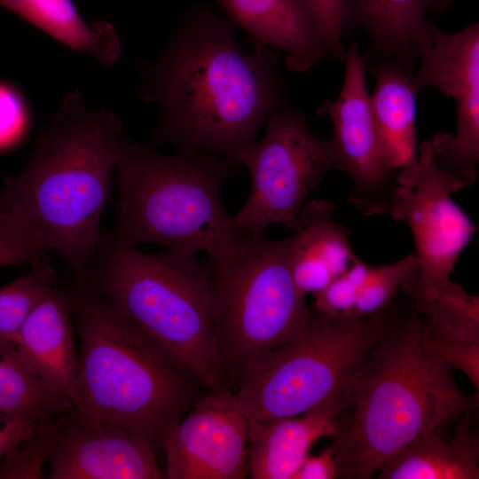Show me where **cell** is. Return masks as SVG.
<instances>
[{
    "mask_svg": "<svg viewBox=\"0 0 479 479\" xmlns=\"http://www.w3.org/2000/svg\"><path fill=\"white\" fill-rule=\"evenodd\" d=\"M451 4L454 2V0H447Z\"/></svg>",
    "mask_w": 479,
    "mask_h": 479,
    "instance_id": "e575fe53",
    "label": "cell"
},
{
    "mask_svg": "<svg viewBox=\"0 0 479 479\" xmlns=\"http://www.w3.org/2000/svg\"><path fill=\"white\" fill-rule=\"evenodd\" d=\"M279 53L263 45L247 52L230 22L206 9L190 12L140 68V95L161 110L153 144L240 165L267 118L287 106Z\"/></svg>",
    "mask_w": 479,
    "mask_h": 479,
    "instance_id": "6da1fadb",
    "label": "cell"
},
{
    "mask_svg": "<svg viewBox=\"0 0 479 479\" xmlns=\"http://www.w3.org/2000/svg\"><path fill=\"white\" fill-rule=\"evenodd\" d=\"M237 166L205 153L164 155L122 134L114 169L120 200L108 235L135 247L202 251L209 263L229 259L251 233L227 214L220 198Z\"/></svg>",
    "mask_w": 479,
    "mask_h": 479,
    "instance_id": "5b68a950",
    "label": "cell"
},
{
    "mask_svg": "<svg viewBox=\"0 0 479 479\" xmlns=\"http://www.w3.org/2000/svg\"><path fill=\"white\" fill-rule=\"evenodd\" d=\"M36 423L25 416L4 417L0 414V459L27 438Z\"/></svg>",
    "mask_w": 479,
    "mask_h": 479,
    "instance_id": "836d02e7",
    "label": "cell"
},
{
    "mask_svg": "<svg viewBox=\"0 0 479 479\" xmlns=\"http://www.w3.org/2000/svg\"><path fill=\"white\" fill-rule=\"evenodd\" d=\"M450 5L447 0H347L345 26L367 33L371 52L412 69L428 45L427 11L443 12Z\"/></svg>",
    "mask_w": 479,
    "mask_h": 479,
    "instance_id": "d6986e66",
    "label": "cell"
},
{
    "mask_svg": "<svg viewBox=\"0 0 479 479\" xmlns=\"http://www.w3.org/2000/svg\"><path fill=\"white\" fill-rule=\"evenodd\" d=\"M412 69L391 61L372 67L375 87L370 96L373 116L386 167L396 175L415 163L416 95Z\"/></svg>",
    "mask_w": 479,
    "mask_h": 479,
    "instance_id": "ffe728a7",
    "label": "cell"
},
{
    "mask_svg": "<svg viewBox=\"0 0 479 479\" xmlns=\"http://www.w3.org/2000/svg\"><path fill=\"white\" fill-rule=\"evenodd\" d=\"M325 41L328 55L344 64L346 50L342 43L347 0H303Z\"/></svg>",
    "mask_w": 479,
    "mask_h": 479,
    "instance_id": "f1b7e54d",
    "label": "cell"
},
{
    "mask_svg": "<svg viewBox=\"0 0 479 479\" xmlns=\"http://www.w3.org/2000/svg\"><path fill=\"white\" fill-rule=\"evenodd\" d=\"M264 124L262 139L240 158L250 173L251 189L234 218L251 233L278 224L293 231L309 193L334 169L336 151L331 137L315 136L302 114L287 105Z\"/></svg>",
    "mask_w": 479,
    "mask_h": 479,
    "instance_id": "9c48e42d",
    "label": "cell"
},
{
    "mask_svg": "<svg viewBox=\"0 0 479 479\" xmlns=\"http://www.w3.org/2000/svg\"><path fill=\"white\" fill-rule=\"evenodd\" d=\"M74 313L70 290L53 286L19 328L5 334L39 379L51 389L66 395L75 377L79 357Z\"/></svg>",
    "mask_w": 479,
    "mask_h": 479,
    "instance_id": "9a60e30c",
    "label": "cell"
},
{
    "mask_svg": "<svg viewBox=\"0 0 479 479\" xmlns=\"http://www.w3.org/2000/svg\"><path fill=\"white\" fill-rule=\"evenodd\" d=\"M342 399L327 401L299 415L249 423L248 475L294 479L312 445L335 431Z\"/></svg>",
    "mask_w": 479,
    "mask_h": 479,
    "instance_id": "e0dca14e",
    "label": "cell"
},
{
    "mask_svg": "<svg viewBox=\"0 0 479 479\" xmlns=\"http://www.w3.org/2000/svg\"><path fill=\"white\" fill-rule=\"evenodd\" d=\"M122 127L114 114L90 110L81 94H69L38 134L24 168L0 192V208L18 215L78 279L101 238Z\"/></svg>",
    "mask_w": 479,
    "mask_h": 479,
    "instance_id": "277c9868",
    "label": "cell"
},
{
    "mask_svg": "<svg viewBox=\"0 0 479 479\" xmlns=\"http://www.w3.org/2000/svg\"><path fill=\"white\" fill-rule=\"evenodd\" d=\"M452 369L430 352L412 307L392 321L360 366L336 419L331 446L339 477L369 479L401 450L477 406Z\"/></svg>",
    "mask_w": 479,
    "mask_h": 479,
    "instance_id": "7a4b0ae2",
    "label": "cell"
},
{
    "mask_svg": "<svg viewBox=\"0 0 479 479\" xmlns=\"http://www.w3.org/2000/svg\"><path fill=\"white\" fill-rule=\"evenodd\" d=\"M342 89L334 100H325L318 114L333 124L337 155L334 169L347 174L352 186L349 200L365 216L387 212L397 175L385 165L365 77L358 44L346 50Z\"/></svg>",
    "mask_w": 479,
    "mask_h": 479,
    "instance_id": "7c38bea8",
    "label": "cell"
},
{
    "mask_svg": "<svg viewBox=\"0 0 479 479\" xmlns=\"http://www.w3.org/2000/svg\"><path fill=\"white\" fill-rule=\"evenodd\" d=\"M427 32L428 45L419 59L414 88H433L452 98L457 117L454 135L438 133L429 140L434 160L470 187L479 161V25L446 34L427 21Z\"/></svg>",
    "mask_w": 479,
    "mask_h": 479,
    "instance_id": "8fae6325",
    "label": "cell"
},
{
    "mask_svg": "<svg viewBox=\"0 0 479 479\" xmlns=\"http://www.w3.org/2000/svg\"><path fill=\"white\" fill-rule=\"evenodd\" d=\"M56 275L44 262L25 275L0 287V334H11L54 286Z\"/></svg>",
    "mask_w": 479,
    "mask_h": 479,
    "instance_id": "d4e9b609",
    "label": "cell"
},
{
    "mask_svg": "<svg viewBox=\"0 0 479 479\" xmlns=\"http://www.w3.org/2000/svg\"><path fill=\"white\" fill-rule=\"evenodd\" d=\"M392 319L311 312L302 330L240 379L234 390L249 423L304 413L342 399Z\"/></svg>",
    "mask_w": 479,
    "mask_h": 479,
    "instance_id": "ba28073f",
    "label": "cell"
},
{
    "mask_svg": "<svg viewBox=\"0 0 479 479\" xmlns=\"http://www.w3.org/2000/svg\"><path fill=\"white\" fill-rule=\"evenodd\" d=\"M387 211L412 232L418 274L409 283L419 289L465 293L451 275L478 226L452 199L465 188L434 160L429 140L418 146L415 163L399 170Z\"/></svg>",
    "mask_w": 479,
    "mask_h": 479,
    "instance_id": "30bf717a",
    "label": "cell"
},
{
    "mask_svg": "<svg viewBox=\"0 0 479 479\" xmlns=\"http://www.w3.org/2000/svg\"><path fill=\"white\" fill-rule=\"evenodd\" d=\"M51 479H161L157 454L124 428L86 419L75 411L51 438Z\"/></svg>",
    "mask_w": 479,
    "mask_h": 479,
    "instance_id": "5bb4252c",
    "label": "cell"
},
{
    "mask_svg": "<svg viewBox=\"0 0 479 479\" xmlns=\"http://www.w3.org/2000/svg\"><path fill=\"white\" fill-rule=\"evenodd\" d=\"M232 20L255 42L286 53L287 67L303 73L328 55L303 0H217Z\"/></svg>",
    "mask_w": 479,
    "mask_h": 479,
    "instance_id": "2e32d148",
    "label": "cell"
},
{
    "mask_svg": "<svg viewBox=\"0 0 479 479\" xmlns=\"http://www.w3.org/2000/svg\"><path fill=\"white\" fill-rule=\"evenodd\" d=\"M75 280L69 290L79 357L67 392L74 411L117 425L163 454L174 428L209 389L119 308Z\"/></svg>",
    "mask_w": 479,
    "mask_h": 479,
    "instance_id": "3957f363",
    "label": "cell"
},
{
    "mask_svg": "<svg viewBox=\"0 0 479 479\" xmlns=\"http://www.w3.org/2000/svg\"><path fill=\"white\" fill-rule=\"evenodd\" d=\"M328 200L304 204L288 239L292 276L303 294H315L342 274L358 257L353 252L349 231L333 218Z\"/></svg>",
    "mask_w": 479,
    "mask_h": 479,
    "instance_id": "ac0fdd59",
    "label": "cell"
},
{
    "mask_svg": "<svg viewBox=\"0 0 479 479\" xmlns=\"http://www.w3.org/2000/svg\"><path fill=\"white\" fill-rule=\"evenodd\" d=\"M339 477L334 452L331 445L318 454L304 459L294 479H335Z\"/></svg>",
    "mask_w": 479,
    "mask_h": 479,
    "instance_id": "d6a6232c",
    "label": "cell"
},
{
    "mask_svg": "<svg viewBox=\"0 0 479 479\" xmlns=\"http://www.w3.org/2000/svg\"><path fill=\"white\" fill-rule=\"evenodd\" d=\"M248 431L249 420L235 392L209 390L169 435L163 452L164 478L247 477Z\"/></svg>",
    "mask_w": 479,
    "mask_h": 479,
    "instance_id": "4fadbf2b",
    "label": "cell"
},
{
    "mask_svg": "<svg viewBox=\"0 0 479 479\" xmlns=\"http://www.w3.org/2000/svg\"><path fill=\"white\" fill-rule=\"evenodd\" d=\"M69 413L38 421L27 438L0 459V478H43L51 438Z\"/></svg>",
    "mask_w": 479,
    "mask_h": 479,
    "instance_id": "4316f807",
    "label": "cell"
},
{
    "mask_svg": "<svg viewBox=\"0 0 479 479\" xmlns=\"http://www.w3.org/2000/svg\"><path fill=\"white\" fill-rule=\"evenodd\" d=\"M28 120L23 97L12 86L0 83V150L15 145L24 137Z\"/></svg>",
    "mask_w": 479,
    "mask_h": 479,
    "instance_id": "f546056e",
    "label": "cell"
},
{
    "mask_svg": "<svg viewBox=\"0 0 479 479\" xmlns=\"http://www.w3.org/2000/svg\"><path fill=\"white\" fill-rule=\"evenodd\" d=\"M471 414L459 418L452 436L446 438L439 426L387 459L377 479H478L479 439Z\"/></svg>",
    "mask_w": 479,
    "mask_h": 479,
    "instance_id": "44dd1931",
    "label": "cell"
},
{
    "mask_svg": "<svg viewBox=\"0 0 479 479\" xmlns=\"http://www.w3.org/2000/svg\"><path fill=\"white\" fill-rule=\"evenodd\" d=\"M417 274L413 252L393 263L372 265L365 284L357 292L351 316H371L386 310L397 290L414 280Z\"/></svg>",
    "mask_w": 479,
    "mask_h": 479,
    "instance_id": "484cf974",
    "label": "cell"
},
{
    "mask_svg": "<svg viewBox=\"0 0 479 479\" xmlns=\"http://www.w3.org/2000/svg\"><path fill=\"white\" fill-rule=\"evenodd\" d=\"M425 347L444 361L452 369H459L479 390V343L448 342L427 337L422 333Z\"/></svg>",
    "mask_w": 479,
    "mask_h": 479,
    "instance_id": "4dcf8cb0",
    "label": "cell"
},
{
    "mask_svg": "<svg viewBox=\"0 0 479 479\" xmlns=\"http://www.w3.org/2000/svg\"><path fill=\"white\" fill-rule=\"evenodd\" d=\"M357 294V287L343 272L315 294V311L336 317H352Z\"/></svg>",
    "mask_w": 479,
    "mask_h": 479,
    "instance_id": "1f68e13d",
    "label": "cell"
},
{
    "mask_svg": "<svg viewBox=\"0 0 479 479\" xmlns=\"http://www.w3.org/2000/svg\"><path fill=\"white\" fill-rule=\"evenodd\" d=\"M412 298L425 336L448 342L479 343V297L465 293L402 288Z\"/></svg>",
    "mask_w": 479,
    "mask_h": 479,
    "instance_id": "cb8c5ba5",
    "label": "cell"
},
{
    "mask_svg": "<svg viewBox=\"0 0 479 479\" xmlns=\"http://www.w3.org/2000/svg\"><path fill=\"white\" fill-rule=\"evenodd\" d=\"M50 251L12 211L0 208V267L36 266Z\"/></svg>",
    "mask_w": 479,
    "mask_h": 479,
    "instance_id": "83f0119b",
    "label": "cell"
},
{
    "mask_svg": "<svg viewBox=\"0 0 479 479\" xmlns=\"http://www.w3.org/2000/svg\"><path fill=\"white\" fill-rule=\"evenodd\" d=\"M214 331L224 387L292 341L311 311L294 284L288 239L250 233L233 256L208 264Z\"/></svg>",
    "mask_w": 479,
    "mask_h": 479,
    "instance_id": "52a82bcc",
    "label": "cell"
},
{
    "mask_svg": "<svg viewBox=\"0 0 479 479\" xmlns=\"http://www.w3.org/2000/svg\"><path fill=\"white\" fill-rule=\"evenodd\" d=\"M186 365L209 389L224 387L211 310L209 266L196 254H147L101 235L82 279Z\"/></svg>",
    "mask_w": 479,
    "mask_h": 479,
    "instance_id": "8992f818",
    "label": "cell"
},
{
    "mask_svg": "<svg viewBox=\"0 0 479 479\" xmlns=\"http://www.w3.org/2000/svg\"><path fill=\"white\" fill-rule=\"evenodd\" d=\"M74 411L67 395L48 388L21 357L12 340L0 334V414L43 421Z\"/></svg>",
    "mask_w": 479,
    "mask_h": 479,
    "instance_id": "603a6c76",
    "label": "cell"
},
{
    "mask_svg": "<svg viewBox=\"0 0 479 479\" xmlns=\"http://www.w3.org/2000/svg\"><path fill=\"white\" fill-rule=\"evenodd\" d=\"M0 5L63 44L109 66L121 54V41L108 22L89 25L72 0H0Z\"/></svg>",
    "mask_w": 479,
    "mask_h": 479,
    "instance_id": "7402d4cb",
    "label": "cell"
}]
</instances>
